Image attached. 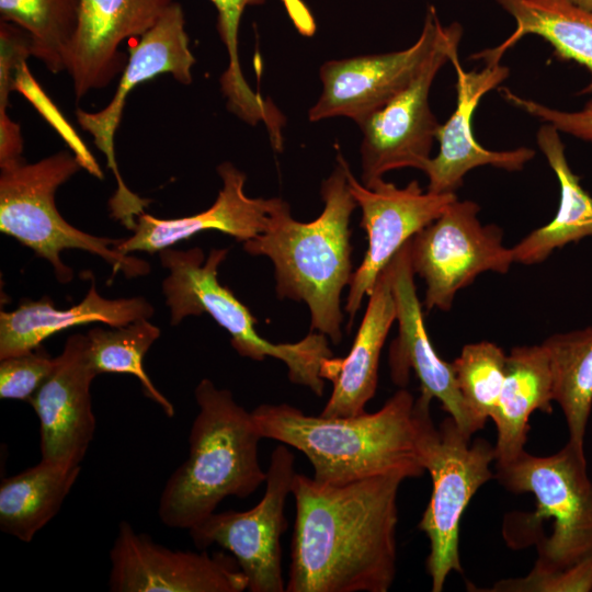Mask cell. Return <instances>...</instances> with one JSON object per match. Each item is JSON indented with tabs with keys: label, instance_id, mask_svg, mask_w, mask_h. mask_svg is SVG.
I'll return each mask as SVG.
<instances>
[{
	"label": "cell",
	"instance_id": "14",
	"mask_svg": "<svg viewBox=\"0 0 592 592\" xmlns=\"http://www.w3.org/2000/svg\"><path fill=\"white\" fill-rule=\"evenodd\" d=\"M348 181L362 209L361 227L368 238L363 261L352 274L344 307L352 325L364 296L369 295L383 269L406 242L437 219L457 196L456 193L424 191L415 180L402 189L384 179L367 187L354 178L350 169Z\"/></svg>",
	"mask_w": 592,
	"mask_h": 592
},
{
	"label": "cell",
	"instance_id": "33",
	"mask_svg": "<svg viewBox=\"0 0 592 592\" xmlns=\"http://www.w3.org/2000/svg\"><path fill=\"white\" fill-rule=\"evenodd\" d=\"M55 365L56 357L47 354L42 346L2 358L0 363V398L30 402L49 377Z\"/></svg>",
	"mask_w": 592,
	"mask_h": 592
},
{
	"label": "cell",
	"instance_id": "34",
	"mask_svg": "<svg viewBox=\"0 0 592 592\" xmlns=\"http://www.w3.org/2000/svg\"><path fill=\"white\" fill-rule=\"evenodd\" d=\"M491 592H592V555L570 567L498 581Z\"/></svg>",
	"mask_w": 592,
	"mask_h": 592
},
{
	"label": "cell",
	"instance_id": "20",
	"mask_svg": "<svg viewBox=\"0 0 592 592\" xmlns=\"http://www.w3.org/2000/svg\"><path fill=\"white\" fill-rule=\"evenodd\" d=\"M485 62L479 71H466L460 66L458 54L451 60L456 70V107L437 129V156L430 158L422 169L429 180V192L455 193L463 185L465 175L477 167L520 171L535 157V151L527 147L493 151L476 140L473 116L479 101L509 77V68L500 61Z\"/></svg>",
	"mask_w": 592,
	"mask_h": 592
},
{
	"label": "cell",
	"instance_id": "4",
	"mask_svg": "<svg viewBox=\"0 0 592 592\" xmlns=\"http://www.w3.org/2000/svg\"><path fill=\"white\" fill-rule=\"evenodd\" d=\"M194 397L198 411L190 429L189 454L167 480L158 505L166 526L187 531L215 513L227 497L247 498L266 479L258 453L262 436L252 413L208 378L196 385Z\"/></svg>",
	"mask_w": 592,
	"mask_h": 592
},
{
	"label": "cell",
	"instance_id": "26",
	"mask_svg": "<svg viewBox=\"0 0 592 592\" xmlns=\"http://www.w3.org/2000/svg\"><path fill=\"white\" fill-rule=\"evenodd\" d=\"M81 466L41 462L0 485V530L30 543L59 512Z\"/></svg>",
	"mask_w": 592,
	"mask_h": 592
},
{
	"label": "cell",
	"instance_id": "28",
	"mask_svg": "<svg viewBox=\"0 0 592 592\" xmlns=\"http://www.w3.org/2000/svg\"><path fill=\"white\" fill-rule=\"evenodd\" d=\"M80 0H0V21L15 24L30 38L31 57L53 73L65 70L78 26Z\"/></svg>",
	"mask_w": 592,
	"mask_h": 592
},
{
	"label": "cell",
	"instance_id": "21",
	"mask_svg": "<svg viewBox=\"0 0 592 592\" xmlns=\"http://www.w3.org/2000/svg\"><path fill=\"white\" fill-rule=\"evenodd\" d=\"M349 354L330 357L321 368L323 379L333 383L332 394L320 415L352 417L365 412L375 396L380 352L397 309L388 264L379 273Z\"/></svg>",
	"mask_w": 592,
	"mask_h": 592
},
{
	"label": "cell",
	"instance_id": "9",
	"mask_svg": "<svg viewBox=\"0 0 592 592\" xmlns=\"http://www.w3.org/2000/svg\"><path fill=\"white\" fill-rule=\"evenodd\" d=\"M195 57L190 48L182 5L174 2L160 20L129 48L128 61L121 73L112 100L102 110L76 111L80 127L89 133L103 152L113 172L117 189L109 201L111 217L133 231L137 217L151 202L133 193L124 183L115 159L114 137L119 126L128 94L141 82L169 73L182 84H191Z\"/></svg>",
	"mask_w": 592,
	"mask_h": 592
},
{
	"label": "cell",
	"instance_id": "11",
	"mask_svg": "<svg viewBox=\"0 0 592 592\" xmlns=\"http://www.w3.org/2000/svg\"><path fill=\"white\" fill-rule=\"evenodd\" d=\"M462 35L459 23L442 25L433 49L409 84L358 125L363 185L368 187L400 168L422 171L431 158L441 124L430 107V90L440 69L458 54Z\"/></svg>",
	"mask_w": 592,
	"mask_h": 592
},
{
	"label": "cell",
	"instance_id": "18",
	"mask_svg": "<svg viewBox=\"0 0 592 592\" xmlns=\"http://www.w3.org/2000/svg\"><path fill=\"white\" fill-rule=\"evenodd\" d=\"M177 0H80L78 26L65 70L80 100L111 83L127 65L119 50L127 38L148 32Z\"/></svg>",
	"mask_w": 592,
	"mask_h": 592
},
{
	"label": "cell",
	"instance_id": "23",
	"mask_svg": "<svg viewBox=\"0 0 592 592\" xmlns=\"http://www.w3.org/2000/svg\"><path fill=\"white\" fill-rule=\"evenodd\" d=\"M554 384L546 348H513L506 357V371L497 407L491 415L497 429L496 465L516 458L523 451L535 410L553 412Z\"/></svg>",
	"mask_w": 592,
	"mask_h": 592
},
{
	"label": "cell",
	"instance_id": "8",
	"mask_svg": "<svg viewBox=\"0 0 592 592\" xmlns=\"http://www.w3.org/2000/svg\"><path fill=\"white\" fill-rule=\"evenodd\" d=\"M470 441L449 415L439 429L431 421L421 439V462L432 478V493L418 527L430 542L426 570L433 592L443 590L452 571L463 572L460 519L477 490L494 477V446L481 439Z\"/></svg>",
	"mask_w": 592,
	"mask_h": 592
},
{
	"label": "cell",
	"instance_id": "32",
	"mask_svg": "<svg viewBox=\"0 0 592 592\" xmlns=\"http://www.w3.org/2000/svg\"><path fill=\"white\" fill-rule=\"evenodd\" d=\"M31 57L30 38L19 26L0 22V168L24 160L20 126L8 115L16 65Z\"/></svg>",
	"mask_w": 592,
	"mask_h": 592
},
{
	"label": "cell",
	"instance_id": "17",
	"mask_svg": "<svg viewBox=\"0 0 592 592\" xmlns=\"http://www.w3.org/2000/svg\"><path fill=\"white\" fill-rule=\"evenodd\" d=\"M96 376L87 334H71L54 371L30 401L39 421L41 459L81 466L95 432L90 389Z\"/></svg>",
	"mask_w": 592,
	"mask_h": 592
},
{
	"label": "cell",
	"instance_id": "2",
	"mask_svg": "<svg viewBox=\"0 0 592 592\" xmlns=\"http://www.w3.org/2000/svg\"><path fill=\"white\" fill-rule=\"evenodd\" d=\"M431 400L401 388L373 413L316 417L287 403H263L251 413L262 439L295 447L309 459L316 481L344 485L392 471L422 476L420 444L432 421Z\"/></svg>",
	"mask_w": 592,
	"mask_h": 592
},
{
	"label": "cell",
	"instance_id": "19",
	"mask_svg": "<svg viewBox=\"0 0 592 592\" xmlns=\"http://www.w3.org/2000/svg\"><path fill=\"white\" fill-rule=\"evenodd\" d=\"M217 172L223 186L210 207L171 219L144 212L137 217L133 235L121 239L115 250L123 254L138 251L152 254L205 230H217L244 242L269 231L277 217L289 208L280 197H249L244 193L247 177L231 162H221Z\"/></svg>",
	"mask_w": 592,
	"mask_h": 592
},
{
	"label": "cell",
	"instance_id": "15",
	"mask_svg": "<svg viewBox=\"0 0 592 592\" xmlns=\"http://www.w3.org/2000/svg\"><path fill=\"white\" fill-rule=\"evenodd\" d=\"M441 26L435 8L429 5L421 34L408 48L322 64L321 93L308 112L309 121L341 116L362 124L409 84L433 49Z\"/></svg>",
	"mask_w": 592,
	"mask_h": 592
},
{
	"label": "cell",
	"instance_id": "30",
	"mask_svg": "<svg viewBox=\"0 0 592 592\" xmlns=\"http://www.w3.org/2000/svg\"><path fill=\"white\" fill-rule=\"evenodd\" d=\"M216 9V29L228 55V67L220 78L223 94L230 112L248 124L264 122L273 137L280 135L278 114L270 103L248 84L238 53L239 29L247 8L267 0H209Z\"/></svg>",
	"mask_w": 592,
	"mask_h": 592
},
{
	"label": "cell",
	"instance_id": "29",
	"mask_svg": "<svg viewBox=\"0 0 592 592\" xmlns=\"http://www.w3.org/2000/svg\"><path fill=\"white\" fill-rule=\"evenodd\" d=\"M160 337V329L148 319L122 327L93 328L87 333L90 364L96 375L129 374L136 377L144 395L172 418L173 405L160 392L144 368L145 355Z\"/></svg>",
	"mask_w": 592,
	"mask_h": 592
},
{
	"label": "cell",
	"instance_id": "22",
	"mask_svg": "<svg viewBox=\"0 0 592 592\" xmlns=\"http://www.w3.org/2000/svg\"><path fill=\"white\" fill-rule=\"evenodd\" d=\"M155 312L144 297L107 299L101 296L94 280L86 297L77 305L58 309L48 297L23 301L12 311L0 314V360L26 353L41 346L44 340L66 329L102 322L122 327Z\"/></svg>",
	"mask_w": 592,
	"mask_h": 592
},
{
	"label": "cell",
	"instance_id": "5",
	"mask_svg": "<svg viewBox=\"0 0 592 592\" xmlns=\"http://www.w3.org/2000/svg\"><path fill=\"white\" fill-rule=\"evenodd\" d=\"M228 249H213L205 259L200 248L159 252L161 265L169 274L162 281V292L170 310V323L175 326L185 317L208 314L231 337V345L242 357L263 361L271 356L288 368L293 384L308 387L322 396L325 379L321 368L333 356L328 337L310 332L294 343H272L262 338L254 326L258 320L226 286L218 282V267Z\"/></svg>",
	"mask_w": 592,
	"mask_h": 592
},
{
	"label": "cell",
	"instance_id": "3",
	"mask_svg": "<svg viewBox=\"0 0 592 592\" xmlns=\"http://www.w3.org/2000/svg\"><path fill=\"white\" fill-rule=\"evenodd\" d=\"M337 160L321 183L325 206L315 220L297 221L287 208L269 231L243 242L246 252L273 262L278 298L305 301L311 331L333 344L342 339L340 298L353 274L350 218L357 206L348 181L350 167L341 153Z\"/></svg>",
	"mask_w": 592,
	"mask_h": 592
},
{
	"label": "cell",
	"instance_id": "24",
	"mask_svg": "<svg viewBox=\"0 0 592 592\" xmlns=\"http://www.w3.org/2000/svg\"><path fill=\"white\" fill-rule=\"evenodd\" d=\"M536 140L558 179L560 202L550 223L533 230L512 248L514 262L526 265L540 263L554 250L592 236V196L569 167L559 130L544 123Z\"/></svg>",
	"mask_w": 592,
	"mask_h": 592
},
{
	"label": "cell",
	"instance_id": "13",
	"mask_svg": "<svg viewBox=\"0 0 592 592\" xmlns=\"http://www.w3.org/2000/svg\"><path fill=\"white\" fill-rule=\"evenodd\" d=\"M112 592H242L248 580L224 553L174 550L139 533L126 521L110 549Z\"/></svg>",
	"mask_w": 592,
	"mask_h": 592
},
{
	"label": "cell",
	"instance_id": "10",
	"mask_svg": "<svg viewBox=\"0 0 592 592\" xmlns=\"http://www.w3.org/2000/svg\"><path fill=\"white\" fill-rule=\"evenodd\" d=\"M479 210L477 203L457 198L409 240L412 270L426 285L423 305L428 310H449L457 292L479 274H505L514 263L512 248L503 246L502 229L482 225Z\"/></svg>",
	"mask_w": 592,
	"mask_h": 592
},
{
	"label": "cell",
	"instance_id": "16",
	"mask_svg": "<svg viewBox=\"0 0 592 592\" xmlns=\"http://www.w3.org/2000/svg\"><path fill=\"white\" fill-rule=\"evenodd\" d=\"M396 301L398 335L389 348L390 377L405 388L413 371L420 391L441 401L442 408L468 436L481 430L458 389L452 363L442 360L423 322L422 305L414 284V272L409 257V241L388 263Z\"/></svg>",
	"mask_w": 592,
	"mask_h": 592
},
{
	"label": "cell",
	"instance_id": "12",
	"mask_svg": "<svg viewBox=\"0 0 592 592\" xmlns=\"http://www.w3.org/2000/svg\"><path fill=\"white\" fill-rule=\"evenodd\" d=\"M295 457L287 445L271 454L265 491L261 501L247 511L213 513L189 530L197 548L214 544L229 551L248 580L250 592H283L281 537L287 528L284 514L292 493Z\"/></svg>",
	"mask_w": 592,
	"mask_h": 592
},
{
	"label": "cell",
	"instance_id": "1",
	"mask_svg": "<svg viewBox=\"0 0 592 592\" xmlns=\"http://www.w3.org/2000/svg\"><path fill=\"white\" fill-rule=\"evenodd\" d=\"M407 478L392 471L328 485L296 474L285 591L387 592L396 577L397 496Z\"/></svg>",
	"mask_w": 592,
	"mask_h": 592
},
{
	"label": "cell",
	"instance_id": "6",
	"mask_svg": "<svg viewBox=\"0 0 592 592\" xmlns=\"http://www.w3.org/2000/svg\"><path fill=\"white\" fill-rule=\"evenodd\" d=\"M0 169L1 232L47 260L60 283L73 278V271L60 259L65 249H80L104 259L113 275L123 272L132 278L149 273L146 261L115 250L121 239L81 231L59 214L55 193L81 169L73 153L62 150L33 163L22 160Z\"/></svg>",
	"mask_w": 592,
	"mask_h": 592
},
{
	"label": "cell",
	"instance_id": "7",
	"mask_svg": "<svg viewBox=\"0 0 592 592\" xmlns=\"http://www.w3.org/2000/svg\"><path fill=\"white\" fill-rule=\"evenodd\" d=\"M496 477L509 491L530 492L536 499L532 523L551 520V533L537 544L532 570L563 569L592 555V480L583 447L571 442L549 456L523 451L496 465Z\"/></svg>",
	"mask_w": 592,
	"mask_h": 592
},
{
	"label": "cell",
	"instance_id": "25",
	"mask_svg": "<svg viewBox=\"0 0 592 592\" xmlns=\"http://www.w3.org/2000/svg\"><path fill=\"white\" fill-rule=\"evenodd\" d=\"M514 19L516 27L499 46L485 49L473 58L500 61L505 52L525 35L534 34L548 42L555 55L589 69L592 78V12L568 0H497ZM584 93L592 92V80Z\"/></svg>",
	"mask_w": 592,
	"mask_h": 592
},
{
	"label": "cell",
	"instance_id": "27",
	"mask_svg": "<svg viewBox=\"0 0 592 592\" xmlns=\"http://www.w3.org/2000/svg\"><path fill=\"white\" fill-rule=\"evenodd\" d=\"M542 344L549 354L554 401L565 415L568 441L583 447L592 409V327L553 334Z\"/></svg>",
	"mask_w": 592,
	"mask_h": 592
},
{
	"label": "cell",
	"instance_id": "36",
	"mask_svg": "<svg viewBox=\"0 0 592 592\" xmlns=\"http://www.w3.org/2000/svg\"><path fill=\"white\" fill-rule=\"evenodd\" d=\"M568 1L581 9L592 12V0H568Z\"/></svg>",
	"mask_w": 592,
	"mask_h": 592
},
{
	"label": "cell",
	"instance_id": "31",
	"mask_svg": "<svg viewBox=\"0 0 592 592\" xmlns=\"http://www.w3.org/2000/svg\"><path fill=\"white\" fill-rule=\"evenodd\" d=\"M506 357L489 341L466 344L452 362L458 389L481 428L491 418L504 382Z\"/></svg>",
	"mask_w": 592,
	"mask_h": 592
},
{
	"label": "cell",
	"instance_id": "35",
	"mask_svg": "<svg viewBox=\"0 0 592 592\" xmlns=\"http://www.w3.org/2000/svg\"><path fill=\"white\" fill-rule=\"evenodd\" d=\"M499 92L506 102L538 121L555 126L559 132L592 141V101L578 112H565L517 95L506 87L500 88Z\"/></svg>",
	"mask_w": 592,
	"mask_h": 592
}]
</instances>
